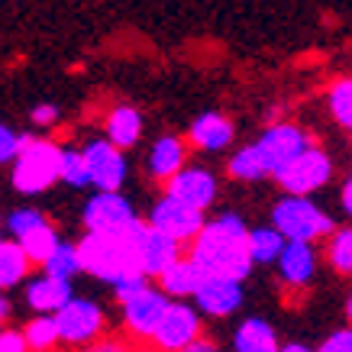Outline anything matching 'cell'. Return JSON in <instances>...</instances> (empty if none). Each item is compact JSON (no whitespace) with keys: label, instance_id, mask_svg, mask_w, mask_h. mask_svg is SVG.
Returning <instances> with one entry per match:
<instances>
[{"label":"cell","instance_id":"cell-38","mask_svg":"<svg viewBox=\"0 0 352 352\" xmlns=\"http://www.w3.org/2000/svg\"><path fill=\"white\" fill-rule=\"evenodd\" d=\"M30 120H32V126L49 129L58 123V107H55V104H39V107H32Z\"/></svg>","mask_w":352,"mask_h":352},{"label":"cell","instance_id":"cell-44","mask_svg":"<svg viewBox=\"0 0 352 352\" xmlns=\"http://www.w3.org/2000/svg\"><path fill=\"white\" fill-rule=\"evenodd\" d=\"M3 233H7V226H3V217H0V239H3Z\"/></svg>","mask_w":352,"mask_h":352},{"label":"cell","instance_id":"cell-28","mask_svg":"<svg viewBox=\"0 0 352 352\" xmlns=\"http://www.w3.org/2000/svg\"><path fill=\"white\" fill-rule=\"evenodd\" d=\"M62 184H68L72 191H81V188H94L91 182V165H87L85 146H65L62 149Z\"/></svg>","mask_w":352,"mask_h":352},{"label":"cell","instance_id":"cell-29","mask_svg":"<svg viewBox=\"0 0 352 352\" xmlns=\"http://www.w3.org/2000/svg\"><path fill=\"white\" fill-rule=\"evenodd\" d=\"M327 262L336 275L352 278V226H336L327 236Z\"/></svg>","mask_w":352,"mask_h":352},{"label":"cell","instance_id":"cell-14","mask_svg":"<svg viewBox=\"0 0 352 352\" xmlns=\"http://www.w3.org/2000/svg\"><path fill=\"white\" fill-rule=\"evenodd\" d=\"M191 300L197 304L207 320H226L233 317L236 310L243 307L245 291L239 278H223V275H204L197 291L191 294Z\"/></svg>","mask_w":352,"mask_h":352},{"label":"cell","instance_id":"cell-16","mask_svg":"<svg viewBox=\"0 0 352 352\" xmlns=\"http://www.w3.org/2000/svg\"><path fill=\"white\" fill-rule=\"evenodd\" d=\"M188 155H191V142L182 136H159L146 152V175H149L155 184L171 182L178 171L188 165Z\"/></svg>","mask_w":352,"mask_h":352},{"label":"cell","instance_id":"cell-22","mask_svg":"<svg viewBox=\"0 0 352 352\" xmlns=\"http://www.w3.org/2000/svg\"><path fill=\"white\" fill-rule=\"evenodd\" d=\"M201 278H204L201 265L184 252L178 262H171V265L155 278V285H159L168 298H191L194 291H197V285H201Z\"/></svg>","mask_w":352,"mask_h":352},{"label":"cell","instance_id":"cell-26","mask_svg":"<svg viewBox=\"0 0 352 352\" xmlns=\"http://www.w3.org/2000/svg\"><path fill=\"white\" fill-rule=\"evenodd\" d=\"M23 333H26V342H30L32 352H55V349H62V336H58L55 314H32L30 320L23 323Z\"/></svg>","mask_w":352,"mask_h":352},{"label":"cell","instance_id":"cell-35","mask_svg":"<svg viewBox=\"0 0 352 352\" xmlns=\"http://www.w3.org/2000/svg\"><path fill=\"white\" fill-rule=\"evenodd\" d=\"M0 352H32L23 327H3L0 330Z\"/></svg>","mask_w":352,"mask_h":352},{"label":"cell","instance_id":"cell-42","mask_svg":"<svg viewBox=\"0 0 352 352\" xmlns=\"http://www.w3.org/2000/svg\"><path fill=\"white\" fill-rule=\"evenodd\" d=\"M281 352H317V349H310V346H304V342H285Z\"/></svg>","mask_w":352,"mask_h":352},{"label":"cell","instance_id":"cell-20","mask_svg":"<svg viewBox=\"0 0 352 352\" xmlns=\"http://www.w3.org/2000/svg\"><path fill=\"white\" fill-rule=\"evenodd\" d=\"M230 346H233V352H281L278 330L262 317H245L233 330Z\"/></svg>","mask_w":352,"mask_h":352},{"label":"cell","instance_id":"cell-30","mask_svg":"<svg viewBox=\"0 0 352 352\" xmlns=\"http://www.w3.org/2000/svg\"><path fill=\"white\" fill-rule=\"evenodd\" d=\"M43 272L55 278H68V281H75L78 275H85V265H81V252H78V243H58L55 245V252L45 258Z\"/></svg>","mask_w":352,"mask_h":352},{"label":"cell","instance_id":"cell-27","mask_svg":"<svg viewBox=\"0 0 352 352\" xmlns=\"http://www.w3.org/2000/svg\"><path fill=\"white\" fill-rule=\"evenodd\" d=\"M20 243H23V249H26V256L32 258V265L43 268V265H45V258H49V256L55 252V245L62 243V236H58V230H55L52 220H45L43 226H36L32 233L23 236Z\"/></svg>","mask_w":352,"mask_h":352},{"label":"cell","instance_id":"cell-43","mask_svg":"<svg viewBox=\"0 0 352 352\" xmlns=\"http://www.w3.org/2000/svg\"><path fill=\"white\" fill-rule=\"evenodd\" d=\"M346 317H349V323H352V294H349V300H346Z\"/></svg>","mask_w":352,"mask_h":352},{"label":"cell","instance_id":"cell-36","mask_svg":"<svg viewBox=\"0 0 352 352\" xmlns=\"http://www.w3.org/2000/svg\"><path fill=\"white\" fill-rule=\"evenodd\" d=\"M149 281H152L149 275H129V278H123V281H117V285H113V300H117V304H123V300L133 298L136 291L146 288Z\"/></svg>","mask_w":352,"mask_h":352},{"label":"cell","instance_id":"cell-21","mask_svg":"<svg viewBox=\"0 0 352 352\" xmlns=\"http://www.w3.org/2000/svg\"><path fill=\"white\" fill-rule=\"evenodd\" d=\"M104 136H107L113 146L129 152L133 146H139V139H142V113H139L136 107H129V104H117V107L104 117Z\"/></svg>","mask_w":352,"mask_h":352},{"label":"cell","instance_id":"cell-15","mask_svg":"<svg viewBox=\"0 0 352 352\" xmlns=\"http://www.w3.org/2000/svg\"><path fill=\"white\" fill-rule=\"evenodd\" d=\"M162 191L171 194V197H178L184 201L188 207H197V210H210L217 201V194H220V182H217L214 168H207V165H194L188 162L171 182L162 184Z\"/></svg>","mask_w":352,"mask_h":352},{"label":"cell","instance_id":"cell-7","mask_svg":"<svg viewBox=\"0 0 352 352\" xmlns=\"http://www.w3.org/2000/svg\"><path fill=\"white\" fill-rule=\"evenodd\" d=\"M168 304H171L168 294H165L155 281H149V285L142 291H136L133 298L117 304L120 317H123V333H129L133 340L142 342V346L149 349V342H152V336H155V330H159Z\"/></svg>","mask_w":352,"mask_h":352},{"label":"cell","instance_id":"cell-45","mask_svg":"<svg viewBox=\"0 0 352 352\" xmlns=\"http://www.w3.org/2000/svg\"><path fill=\"white\" fill-rule=\"evenodd\" d=\"M3 327H7V323H0V330H3Z\"/></svg>","mask_w":352,"mask_h":352},{"label":"cell","instance_id":"cell-5","mask_svg":"<svg viewBox=\"0 0 352 352\" xmlns=\"http://www.w3.org/2000/svg\"><path fill=\"white\" fill-rule=\"evenodd\" d=\"M55 323H58V336H62V349H85L94 340H100L107 333V310L104 304L94 298H75L68 300L58 314H55Z\"/></svg>","mask_w":352,"mask_h":352},{"label":"cell","instance_id":"cell-11","mask_svg":"<svg viewBox=\"0 0 352 352\" xmlns=\"http://www.w3.org/2000/svg\"><path fill=\"white\" fill-rule=\"evenodd\" d=\"M146 220H149L155 230H162V233H168L171 239H178V243H191L194 236L204 230V223H207V210H197V207H188L184 201H178V197H171V194L162 191L155 201H152L149 214H146Z\"/></svg>","mask_w":352,"mask_h":352},{"label":"cell","instance_id":"cell-37","mask_svg":"<svg viewBox=\"0 0 352 352\" xmlns=\"http://www.w3.org/2000/svg\"><path fill=\"white\" fill-rule=\"evenodd\" d=\"M317 352H352V323L342 327V330H336V333H330V336L320 342Z\"/></svg>","mask_w":352,"mask_h":352},{"label":"cell","instance_id":"cell-1","mask_svg":"<svg viewBox=\"0 0 352 352\" xmlns=\"http://www.w3.org/2000/svg\"><path fill=\"white\" fill-rule=\"evenodd\" d=\"M188 256L201 265L204 275L245 278L252 275V256H249V226L239 214H217L207 217V223L191 243Z\"/></svg>","mask_w":352,"mask_h":352},{"label":"cell","instance_id":"cell-24","mask_svg":"<svg viewBox=\"0 0 352 352\" xmlns=\"http://www.w3.org/2000/svg\"><path fill=\"white\" fill-rule=\"evenodd\" d=\"M288 245V236L281 233L275 223L249 226V256L256 265H278V258Z\"/></svg>","mask_w":352,"mask_h":352},{"label":"cell","instance_id":"cell-39","mask_svg":"<svg viewBox=\"0 0 352 352\" xmlns=\"http://www.w3.org/2000/svg\"><path fill=\"white\" fill-rule=\"evenodd\" d=\"M182 352H226V349L220 346V342L210 340V336H201V340L191 342V346H188V349H182Z\"/></svg>","mask_w":352,"mask_h":352},{"label":"cell","instance_id":"cell-31","mask_svg":"<svg viewBox=\"0 0 352 352\" xmlns=\"http://www.w3.org/2000/svg\"><path fill=\"white\" fill-rule=\"evenodd\" d=\"M327 104H330L333 120H336L342 129L352 133V78H340V81L330 87Z\"/></svg>","mask_w":352,"mask_h":352},{"label":"cell","instance_id":"cell-19","mask_svg":"<svg viewBox=\"0 0 352 352\" xmlns=\"http://www.w3.org/2000/svg\"><path fill=\"white\" fill-rule=\"evenodd\" d=\"M314 275H317V249H314V243L288 239L285 252L278 258V278L288 288H307Z\"/></svg>","mask_w":352,"mask_h":352},{"label":"cell","instance_id":"cell-2","mask_svg":"<svg viewBox=\"0 0 352 352\" xmlns=\"http://www.w3.org/2000/svg\"><path fill=\"white\" fill-rule=\"evenodd\" d=\"M78 252H81L85 275L104 281L110 288L129 275H142L129 233H91V230H85V236L78 239Z\"/></svg>","mask_w":352,"mask_h":352},{"label":"cell","instance_id":"cell-4","mask_svg":"<svg viewBox=\"0 0 352 352\" xmlns=\"http://www.w3.org/2000/svg\"><path fill=\"white\" fill-rule=\"evenodd\" d=\"M272 223L288 239H304V243L327 239L336 230L333 217L310 201V194H285V197H278L275 207H272Z\"/></svg>","mask_w":352,"mask_h":352},{"label":"cell","instance_id":"cell-25","mask_svg":"<svg viewBox=\"0 0 352 352\" xmlns=\"http://www.w3.org/2000/svg\"><path fill=\"white\" fill-rule=\"evenodd\" d=\"M226 175H230L233 182H239V184H256V182L272 178V175H268L265 159H262L258 149H256V142H252V146H239V149L226 159Z\"/></svg>","mask_w":352,"mask_h":352},{"label":"cell","instance_id":"cell-18","mask_svg":"<svg viewBox=\"0 0 352 352\" xmlns=\"http://www.w3.org/2000/svg\"><path fill=\"white\" fill-rule=\"evenodd\" d=\"M236 129L233 120L217 113V110H207L201 117H194L191 129H188V142H191L194 152H204V155H217V152H226L233 146Z\"/></svg>","mask_w":352,"mask_h":352},{"label":"cell","instance_id":"cell-12","mask_svg":"<svg viewBox=\"0 0 352 352\" xmlns=\"http://www.w3.org/2000/svg\"><path fill=\"white\" fill-rule=\"evenodd\" d=\"M307 146H314V142H310L307 129H300L298 123H272V126H265V133L256 139V149H258V155L265 159L272 178H275L294 155H300V152L307 149Z\"/></svg>","mask_w":352,"mask_h":352},{"label":"cell","instance_id":"cell-17","mask_svg":"<svg viewBox=\"0 0 352 352\" xmlns=\"http://www.w3.org/2000/svg\"><path fill=\"white\" fill-rule=\"evenodd\" d=\"M72 298H75V285L68 278H55L49 272H39L23 285V300L36 314H58Z\"/></svg>","mask_w":352,"mask_h":352},{"label":"cell","instance_id":"cell-32","mask_svg":"<svg viewBox=\"0 0 352 352\" xmlns=\"http://www.w3.org/2000/svg\"><path fill=\"white\" fill-rule=\"evenodd\" d=\"M49 217L39 210V207H16V210H10L7 214V220H3V226H7V233L13 236V239H23L26 233H32L36 226H43Z\"/></svg>","mask_w":352,"mask_h":352},{"label":"cell","instance_id":"cell-40","mask_svg":"<svg viewBox=\"0 0 352 352\" xmlns=\"http://www.w3.org/2000/svg\"><path fill=\"white\" fill-rule=\"evenodd\" d=\"M340 204L342 210H346V217H352V175L342 182V191H340Z\"/></svg>","mask_w":352,"mask_h":352},{"label":"cell","instance_id":"cell-34","mask_svg":"<svg viewBox=\"0 0 352 352\" xmlns=\"http://www.w3.org/2000/svg\"><path fill=\"white\" fill-rule=\"evenodd\" d=\"M26 142H30V133H16L13 126L0 123V165H13Z\"/></svg>","mask_w":352,"mask_h":352},{"label":"cell","instance_id":"cell-23","mask_svg":"<svg viewBox=\"0 0 352 352\" xmlns=\"http://www.w3.org/2000/svg\"><path fill=\"white\" fill-rule=\"evenodd\" d=\"M32 258L26 256L20 239H0V291H13L30 281Z\"/></svg>","mask_w":352,"mask_h":352},{"label":"cell","instance_id":"cell-13","mask_svg":"<svg viewBox=\"0 0 352 352\" xmlns=\"http://www.w3.org/2000/svg\"><path fill=\"white\" fill-rule=\"evenodd\" d=\"M85 155H87V165H91L94 191H123V184H126V178H129L126 149L113 146V142L104 136V139L85 142Z\"/></svg>","mask_w":352,"mask_h":352},{"label":"cell","instance_id":"cell-9","mask_svg":"<svg viewBox=\"0 0 352 352\" xmlns=\"http://www.w3.org/2000/svg\"><path fill=\"white\" fill-rule=\"evenodd\" d=\"M136 220V207L123 191H94L81 210V223L91 233H129Z\"/></svg>","mask_w":352,"mask_h":352},{"label":"cell","instance_id":"cell-33","mask_svg":"<svg viewBox=\"0 0 352 352\" xmlns=\"http://www.w3.org/2000/svg\"><path fill=\"white\" fill-rule=\"evenodd\" d=\"M146 346L142 342H136L129 333H104L100 340H94L91 346H85V349L78 352H142Z\"/></svg>","mask_w":352,"mask_h":352},{"label":"cell","instance_id":"cell-41","mask_svg":"<svg viewBox=\"0 0 352 352\" xmlns=\"http://www.w3.org/2000/svg\"><path fill=\"white\" fill-rule=\"evenodd\" d=\"M13 317V300L7 298V291H0V323H10Z\"/></svg>","mask_w":352,"mask_h":352},{"label":"cell","instance_id":"cell-3","mask_svg":"<svg viewBox=\"0 0 352 352\" xmlns=\"http://www.w3.org/2000/svg\"><path fill=\"white\" fill-rule=\"evenodd\" d=\"M62 149L55 139L30 136V142L23 146L16 162L10 165V184L16 194L36 197L45 194L52 184L62 182Z\"/></svg>","mask_w":352,"mask_h":352},{"label":"cell","instance_id":"cell-6","mask_svg":"<svg viewBox=\"0 0 352 352\" xmlns=\"http://www.w3.org/2000/svg\"><path fill=\"white\" fill-rule=\"evenodd\" d=\"M204 317L197 304L191 298H171L165 317H162L159 330L152 336L149 349L152 352H182L191 342H197L204 336Z\"/></svg>","mask_w":352,"mask_h":352},{"label":"cell","instance_id":"cell-10","mask_svg":"<svg viewBox=\"0 0 352 352\" xmlns=\"http://www.w3.org/2000/svg\"><path fill=\"white\" fill-rule=\"evenodd\" d=\"M330 178H333V159L320 146H307L300 155H294L275 175L278 188L285 194H314V191H320V188H327Z\"/></svg>","mask_w":352,"mask_h":352},{"label":"cell","instance_id":"cell-8","mask_svg":"<svg viewBox=\"0 0 352 352\" xmlns=\"http://www.w3.org/2000/svg\"><path fill=\"white\" fill-rule=\"evenodd\" d=\"M133 245H136V258H139V268H142V275H149L152 281L171 265V262H178V258L188 252V245L178 243V239H171L168 233H162L155 226L146 220V217H139L133 230Z\"/></svg>","mask_w":352,"mask_h":352}]
</instances>
